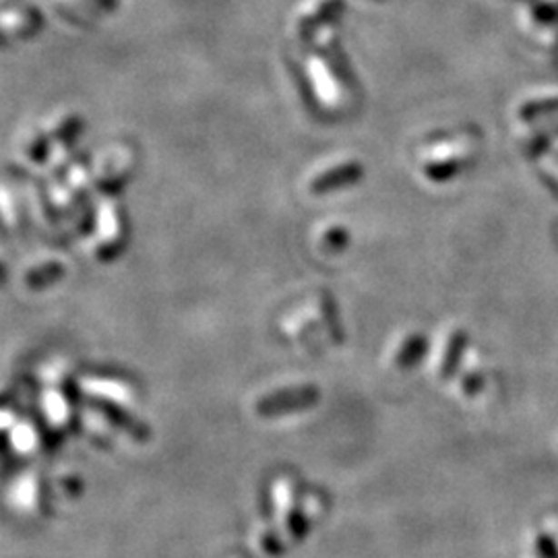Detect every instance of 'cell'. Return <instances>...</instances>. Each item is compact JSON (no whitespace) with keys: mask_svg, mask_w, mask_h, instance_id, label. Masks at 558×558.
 Wrapping results in <instances>:
<instances>
[{"mask_svg":"<svg viewBox=\"0 0 558 558\" xmlns=\"http://www.w3.org/2000/svg\"><path fill=\"white\" fill-rule=\"evenodd\" d=\"M274 503L282 530L290 535H300V532L304 530V515L300 511L298 490L292 478H277L274 486Z\"/></svg>","mask_w":558,"mask_h":558,"instance_id":"7a4b0ae2","label":"cell"},{"mask_svg":"<svg viewBox=\"0 0 558 558\" xmlns=\"http://www.w3.org/2000/svg\"><path fill=\"white\" fill-rule=\"evenodd\" d=\"M319 391L313 384H298V387L275 389L267 395H261L254 404V412L259 416H279V414L292 410H304V407L316 404Z\"/></svg>","mask_w":558,"mask_h":558,"instance_id":"6da1fadb","label":"cell"},{"mask_svg":"<svg viewBox=\"0 0 558 558\" xmlns=\"http://www.w3.org/2000/svg\"><path fill=\"white\" fill-rule=\"evenodd\" d=\"M404 350H399L395 356H394V362H397V364H405V362H410L412 358H416V352H418V337H410L407 342L402 345Z\"/></svg>","mask_w":558,"mask_h":558,"instance_id":"277c9868","label":"cell"},{"mask_svg":"<svg viewBox=\"0 0 558 558\" xmlns=\"http://www.w3.org/2000/svg\"><path fill=\"white\" fill-rule=\"evenodd\" d=\"M94 3H100L102 6H105V9H112V6H115V0H94Z\"/></svg>","mask_w":558,"mask_h":558,"instance_id":"5b68a950","label":"cell"},{"mask_svg":"<svg viewBox=\"0 0 558 558\" xmlns=\"http://www.w3.org/2000/svg\"><path fill=\"white\" fill-rule=\"evenodd\" d=\"M360 176H362V168L358 162H342L313 176L308 186H311V193L325 194L329 191H337V188L354 184Z\"/></svg>","mask_w":558,"mask_h":558,"instance_id":"3957f363","label":"cell"}]
</instances>
